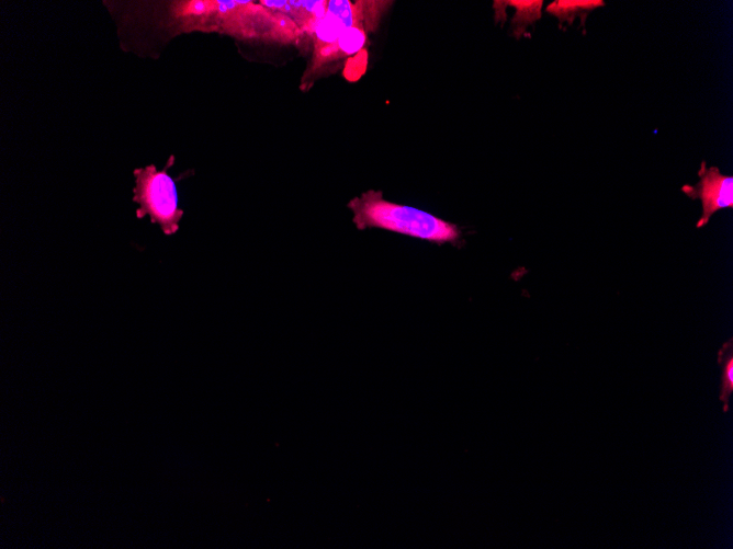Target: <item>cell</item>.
Masks as SVG:
<instances>
[{
    "label": "cell",
    "instance_id": "cell-1",
    "mask_svg": "<svg viewBox=\"0 0 733 549\" xmlns=\"http://www.w3.org/2000/svg\"><path fill=\"white\" fill-rule=\"evenodd\" d=\"M177 22L180 32L215 31L240 39L291 44L304 37L290 18L253 1L200 0L193 14Z\"/></svg>",
    "mask_w": 733,
    "mask_h": 549
},
{
    "label": "cell",
    "instance_id": "cell-2",
    "mask_svg": "<svg viewBox=\"0 0 733 549\" xmlns=\"http://www.w3.org/2000/svg\"><path fill=\"white\" fill-rule=\"evenodd\" d=\"M347 206L359 230L384 229L436 244L459 245L462 242L458 225L428 211L390 202L381 191L369 190L350 199Z\"/></svg>",
    "mask_w": 733,
    "mask_h": 549
},
{
    "label": "cell",
    "instance_id": "cell-3",
    "mask_svg": "<svg viewBox=\"0 0 733 549\" xmlns=\"http://www.w3.org/2000/svg\"><path fill=\"white\" fill-rule=\"evenodd\" d=\"M173 160L171 156L168 165L162 170L149 164L134 171L136 184L133 201L139 205L136 210L137 217L143 218L148 215L151 222L158 224L168 236L178 231L183 216V210L178 207L174 180L167 172Z\"/></svg>",
    "mask_w": 733,
    "mask_h": 549
},
{
    "label": "cell",
    "instance_id": "cell-4",
    "mask_svg": "<svg viewBox=\"0 0 733 549\" xmlns=\"http://www.w3.org/2000/svg\"><path fill=\"white\" fill-rule=\"evenodd\" d=\"M381 18L361 21L346 30L340 37L330 46L313 53L311 62L302 78V89L312 83L316 78L323 76L325 69L337 65L340 60L360 54L366 43L370 30H375Z\"/></svg>",
    "mask_w": 733,
    "mask_h": 549
},
{
    "label": "cell",
    "instance_id": "cell-5",
    "mask_svg": "<svg viewBox=\"0 0 733 549\" xmlns=\"http://www.w3.org/2000/svg\"><path fill=\"white\" fill-rule=\"evenodd\" d=\"M700 178L696 185H684V192L691 199H700L702 204V215L697 221V228L706 226L711 216L722 209L733 207V176L724 175L719 168H707L706 162L701 163L698 171Z\"/></svg>",
    "mask_w": 733,
    "mask_h": 549
},
{
    "label": "cell",
    "instance_id": "cell-6",
    "mask_svg": "<svg viewBox=\"0 0 733 549\" xmlns=\"http://www.w3.org/2000/svg\"><path fill=\"white\" fill-rule=\"evenodd\" d=\"M259 3L269 10L290 18L305 37L312 38L320 20L324 18L328 1H274L261 0Z\"/></svg>",
    "mask_w": 733,
    "mask_h": 549
},
{
    "label": "cell",
    "instance_id": "cell-7",
    "mask_svg": "<svg viewBox=\"0 0 733 549\" xmlns=\"http://www.w3.org/2000/svg\"><path fill=\"white\" fill-rule=\"evenodd\" d=\"M605 5L602 0H559L546 7V12L555 15L560 22L572 24L576 16L580 18L584 24L587 14Z\"/></svg>",
    "mask_w": 733,
    "mask_h": 549
},
{
    "label": "cell",
    "instance_id": "cell-8",
    "mask_svg": "<svg viewBox=\"0 0 733 549\" xmlns=\"http://www.w3.org/2000/svg\"><path fill=\"white\" fill-rule=\"evenodd\" d=\"M506 5L514 7L516 13L512 18L511 24L514 33L519 37L527 28L541 18V9L543 1L541 0H509L505 1Z\"/></svg>",
    "mask_w": 733,
    "mask_h": 549
},
{
    "label": "cell",
    "instance_id": "cell-9",
    "mask_svg": "<svg viewBox=\"0 0 733 549\" xmlns=\"http://www.w3.org/2000/svg\"><path fill=\"white\" fill-rule=\"evenodd\" d=\"M720 353L724 356L723 369H722V385L720 399L724 402V411H728L729 398L733 391V356L732 347L730 351L724 353L723 348Z\"/></svg>",
    "mask_w": 733,
    "mask_h": 549
}]
</instances>
